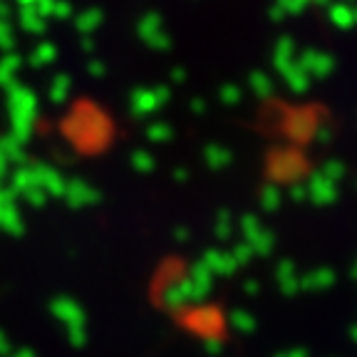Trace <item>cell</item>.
<instances>
[{
	"label": "cell",
	"instance_id": "8",
	"mask_svg": "<svg viewBox=\"0 0 357 357\" xmlns=\"http://www.w3.org/2000/svg\"><path fill=\"white\" fill-rule=\"evenodd\" d=\"M285 357H305V352H303V350H293L290 355H285Z\"/></svg>",
	"mask_w": 357,
	"mask_h": 357
},
{
	"label": "cell",
	"instance_id": "3",
	"mask_svg": "<svg viewBox=\"0 0 357 357\" xmlns=\"http://www.w3.org/2000/svg\"><path fill=\"white\" fill-rule=\"evenodd\" d=\"M275 275H278V283H280V288H283L285 296H293V293L301 288V283H298V275L293 273V263H290V261L278 263V271H275Z\"/></svg>",
	"mask_w": 357,
	"mask_h": 357
},
{
	"label": "cell",
	"instance_id": "7",
	"mask_svg": "<svg viewBox=\"0 0 357 357\" xmlns=\"http://www.w3.org/2000/svg\"><path fill=\"white\" fill-rule=\"evenodd\" d=\"M15 357H35V352L33 350H20V352H15Z\"/></svg>",
	"mask_w": 357,
	"mask_h": 357
},
{
	"label": "cell",
	"instance_id": "5",
	"mask_svg": "<svg viewBox=\"0 0 357 357\" xmlns=\"http://www.w3.org/2000/svg\"><path fill=\"white\" fill-rule=\"evenodd\" d=\"M231 325L238 328L241 333H251V330L256 328V318L248 315V312H243V310H236L234 315H231Z\"/></svg>",
	"mask_w": 357,
	"mask_h": 357
},
{
	"label": "cell",
	"instance_id": "2",
	"mask_svg": "<svg viewBox=\"0 0 357 357\" xmlns=\"http://www.w3.org/2000/svg\"><path fill=\"white\" fill-rule=\"evenodd\" d=\"M204 263H206V268L211 271L213 275H231L236 273V268H238V261L231 256H223V253H213L208 251L206 258H204Z\"/></svg>",
	"mask_w": 357,
	"mask_h": 357
},
{
	"label": "cell",
	"instance_id": "1",
	"mask_svg": "<svg viewBox=\"0 0 357 357\" xmlns=\"http://www.w3.org/2000/svg\"><path fill=\"white\" fill-rule=\"evenodd\" d=\"M50 307H52V312H55V318L67 325V333H70L75 345H82L84 342L82 307H79L75 301H70V298H57V301H52Z\"/></svg>",
	"mask_w": 357,
	"mask_h": 357
},
{
	"label": "cell",
	"instance_id": "10",
	"mask_svg": "<svg viewBox=\"0 0 357 357\" xmlns=\"http://www.w3.org/2000/svg\"><path fill=\"white\" fill-rule=\"evenodd\" d=\"M280 357H285V355H280Z\"/></svg>",
	"mask_w": 357,
	"mask_h": 357
},
{
	"label": "cell",
	"instance_id": "4",
	"mask_svg": "<svg viewBox=\"0 0 357 357\" xmlns=\"http://www.w3.org/2000/svg\"><path fill=\"white\" fill-rule=\"evenodd\" d=\"M335 283V273L330 268H320V271H312L305 280H303V288L307 290H325Z\"/></svg>",
	"mask_w": 357,
	"mask_h": 357
},
{
	"label": "cell",
	"instance_id": "6",
	"mask_svg": "<svg viewBox=\"0 0 357 357\" xmlns=\"http://www.w3.org/2000/svg\"><path fill=\"white\" fill-rule=\"evenodd\" d=\"M0 352H3V355L8 352V340L3 337V335H0Z\"/></svg>",
	"mask_w": 357,
	"mask_h": 357
},
{
	"label": "cell",
	"instance_id": "9",
	"mask_svg": "<svg viewBox=\"0 0 357 357\" xmlns=\"http://www.w3.org/2000/svg\"><path fill=\"white\" fill-rule=\"evenodd\" d=\"M245 290H248V293H256L258 285H256V283H245Z\"/></svg>",
	"mask_w": 357,
	"mask_h": 357
}]
</instances>
